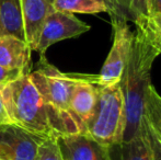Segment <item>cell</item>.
<instances>
[{"instance_id": "cell-11", "label": "cell", "mask_w": 161, "mask_h": 160, "mask_svg": "<svg viewBox=\"0 0 161 160\" xmlns=\"http://www.w3.org/2000/svg\"><path fill=\"white\" fill-rule=\"evenodd\" d=\"M31 52L25 41L12 35H0V66L30 73Z\"/></svg>"}, {"instance_id": "cell-17", "label": "cell", "mask_w": 161, "mask_h": 160, "mask_svg": "<svg viewBox=\"0 0 161 160\" xmlns=\"http://www.w3.org/2000/svg\"><path fill=\"white\" fill-rule=\"evenodd\" d=\"M36 160H63L56 138H45L41 143Z\"/></svg>"}, {"instance_id": "cell-24", "label": "cell", "mask_w": 161, "mask_h": 160, "mask_svg": "<svg viewBox=\"0 0 161 160\" xmlns=\"http://www.w3.org/2000/svg\"><path fill=\"white\" fill-rule=\"evenodd\" d=\"M110 1H111V2H113V3H114V6L116 7V4H115V0H110ZM116 8H117V7H116ZM117 10H119V9H117Z\"/></svg>"}, {"instance_id": "cell-14", "label": "cell", "mask_w": 161, "mask_h": 160, "mask_svg": "<svg viewBox=\"0 0 161 160\" xmlns=\"http://www.w3.org/2000/svg\"><path fill=\"white\" fill-rule=\"evenodd\" d=\"M53 7L57 11H65L74 14H97L105 12L110 15L112 13H121L110 0H53Z\"/></svg>"}, {"instance_id": "cell-10", "label": "cell", "mask_w": 161, "mask_h": 160, "mask_svg": "<svg viewBox=\"0 0 161 160\" xmlns=\"http://www.w3.org/2000/svg\"><path fill=\"white\" fill-rule=\"evenodd\" d=\"M21 7L25 42L35 51L45 20L55 11L53 0H21Z\"/></svg>"}, {"instance_id": "cell-20", "label": "cell", "mask_w": 161, "mask_h": 160, "mask_svg": "<svg viewBox=\"0 0 161 160\" xmlns=\"http://www.w3.org/2000/svg\"><path fill=\"white\" fill-rule=\"evenodd\" d=\"M150 3L151 0H136V13L135 20L140 15L150 14ZM134 20V21H135Z\"/></svg>"}, {"instance_id": "cell-19", "label": "cell", "mask_w": 161, "mask_h": 160, "mask_svg": "<svg viewBox=\"0 0 161 160\" xmlns=\"http://www.w3.org/2000/svg\"><path fill=\"white\" fill-rule=\"evenodd\" d=\"M23 74L28 73L21 70H14V69H9L6 68V67L0 66V88H2L7 83L11 82V81L15 80L21 75H23Z\"/></svg>"}, {"instance_id": "cell-7", "label": "cell", "mask_w": 161, "mask_h": 160, "mask_svg": "<svg viewBox=\"0 0 161 160\" xmlns=\"http://www.w3.org/2000/svg\"><path fill=\"white\" fill-rule=\"evenodd\" d=\"M44 139L13 123L0 126V159L36 160Z\"/></svg>"}, {"instance_id": "cell-4", "label": "cell", "mask_w": 161, "mask_h": 160, "mask_svg": "<svg viewBox=\"0 0 161 160\" xmlns=\"http://www.w3.org/2000/svg\"><path fill=\"white\" fill-rule=\"evenodd\" d=\"M29 76L47 104L75 119L70 111V98L75 83L81 79L83 75L62 73L41 56L38 67L34 71L31 70Z\"/></svg>"}, {"instance_id": "cell-21", "label": "cell", "mask_w": 161, "mask_h": 160, "mask_svg": "<svg viewBox=\"0 0 161 160\" xmlns=\"http://www.w3.org/2000/svg\"><path fill=\"white\" fill-rule=\"evenodd\" d=\"M8 124H12V122H11L10 118H9L8 112H7V109L4 107V103L1 96V88H0V126L8 125Z\"/></svg>"}, {"instance_id": "cell-15", "label": "cell", "mask_w": 161, "mask_h": 160, "mask_svg": "<svg viewBox=\"0 0 161 160\" xmlns=\"http://www.w3.org/2000/svg\"><path fill=\"white\" fill-rule=\"evenodd\" d=\"M142 119L147 126L161 138V96L153 85L146 94Z\"/></svg>"}, {"instance_id": "cell-6", "label": "cell", "mask_w": 161, "mask_h": 160, "mask_svg": "<svg viewBox=\"0 0 161 160\" xmlns=\"http://www.w3.org/2000/svg\"><path fill=\"white\" fill-rule=\"evenodd\" d=\"M90 30V25L79 20L74 13L65 11H53L46 18L42 26L35 51L44 56V53L60 41L74 39Z\"/></svg>"}, {"instance_id": "cell-5", "label": "cell", "mask_w": 161, "mask_h": 160, "mask_svg": "<svg viewBox=\"0 0 161 160\" xmlns=\"http://www.w3.org/2000/svg\"><path fill=\"white\" fill-rule=\"evenodd\" d=\"M111 24L113 42L101 71L97 75L99 86H113L119 83L124 69L130 55L134 33L128 25V20L122 13H112Z\"/></svg>"}, {"instance_id": "cell-22", "label": "cell", "mask_w": 161, "mask_h": 160, "mask_svg": "<svg viewBox=\"0 0 161 160\" xmlns=\"http://www.w3.org/2000/svg\"><path fill=\"white\" fill-rule=\"evenodd\" d=\"M153 13H161V0H151L150 3V14Z\"/></svg>"}, {"instance_id": "cell-2", "label": "cell", "mask_w": 161, "mask_h": 160, "mask_svg": "<svg viewBox=\"0 0 161 160\" xmlns=\"http://www.w3.org/2000/svg\"><path fill=\"white\" fill-rule=\"evenodd\" d=\"M159 55L145 33L136 28L130 55L119 81L126 114L123 141L135 137L142 126L146 94L151 85V67Z\"/></svg>"}, {"instance_id": "cell-12", "label": "cell", "mask_w": 161, "mask_h": 160, "mask_svg": "<svg viewBox=\"0 0 161 160\" xmlns=\"http://www.w3.org/2000/svg\"><path fill=\"white\" fill-rule=\"evenodd\" d=\"M117 160H155L150 137L144 120L137 135L116 145ZM114 160V159H113Z\"/></svg>"}, {"instance_id": "cell-3", "label": "cell", "mask_w": 161, "mask_h": 160, "mask_svg": "<svg viewBox=\"0 0 161 160\" xmlns=\"http://www.w3.org/2000/svg\"><path fill=\"white\" fill-rule=\"evenodd\" d=\"M125 126V104L119 83L97 85L96 108L87 124V134L101 145L111 148L123 141Z\"/></svg>"}, {"instance_id": "cell-25", "label": "cell", "mask_w": 161, "mask_h": 160, "mask_svg": "<svg viewBox=\"0 0 161 160\" xmlns=\"http://www.w3.org/2000/svg\"><path fill=\"white\" fill-rule=\"evenodd\" d=\"M0 160H3V159H0Z\"/></svg>"}, {"instance_id": "cell-18", "label": "cell", "mask_w": 161, "mask_h": 160, "mask_svg": "<svg viewBox=\"0 0 161 160\" xmlns=\"http://www.w3.org/2000/svg\"><path fill=\"white\" fill-rule=\"evenodd\" d=\"M119 11L123 15H125L126 19L134 22L136 13V0H115Z\"/></svg>"}, {"instance_id": "cell-13", "label": "cell", "mask_w": 161, "mask_h": 160, "mask_svg": "<svg viewBox=\"0 0 161 160\" xmlns=\"http://www.w3.org/2000/svg\"><path fill=\"white\" fill-rule=\"evenodd\" d=\"M0 35L25 41L21 0H0Z\"/></svg>"}, {"instance_id": "cell-23", "label": "cell", "mask_w": 161, "mask_h": 160, "mask_svg": "<svg viewBox=\"0 0 161 160\" xmlns=\"http://www.w3.org/2000/svg\"><path fill=\"white\" fill-rule=\"evenodd\" d=\"M155 160H161V150L155 152Z\"/></svg>"}, {"instance_id": "cell-9", "label": "cell", "mask_w": 161, "mask_h": 160, "mask_svg": "<svg viewBox=\"0 0 161 160\" xmlns=\"http://www.w3.org/2000/svg\"><path fill=\"white\" fill-rule=\"evenodd\" d=\"M97 75H83L75 83L70 98V111L87 134V124L93 115L97 97Z\"/></svg>"}, {"instance_id": "cell-16", "label": "cell", "mask_w": 161, "mask_h": 160, "mask_svg": "<svg viewBox=\"0 0 161 160\" xmlns=\"http://www.w3.org/2000/svg\"><path fill=\"white\" fill-rule=\"evenodd\" d=\"M136 28L142 30L153 47L161 55V13L140 15L134 21Z\"/></svg>"}, {"instance_id": "cell-8", "label": "cell", "mask_w": 161, "mask_h": 160, "mask_svg": "<svg viewBox=\"0 0 161 160\" xmlns=\"http://www.w3.org/2000/svg\"><path fill=\"white\" fill-rule=\"evenodd\" d=\"M63 160H113L111 148L88 134L65 135L56 138Z\"/></svg>"}, {"instance_id": "cell-1", "label": "cell", "mask_w": 161, "mask_h": 160, "mask_svg": "<svg viewBox=\"0 0 161 160\" xmlns=\"http://www.w3.org/2000/svg\"><path fill=\"white\" fill-rule=\"evenodd\" d=\"M29 74H23L1 88L2 100L11 122L43 138L86 134L72 116L45 102Z\"/></svg>"}]
</instances>
